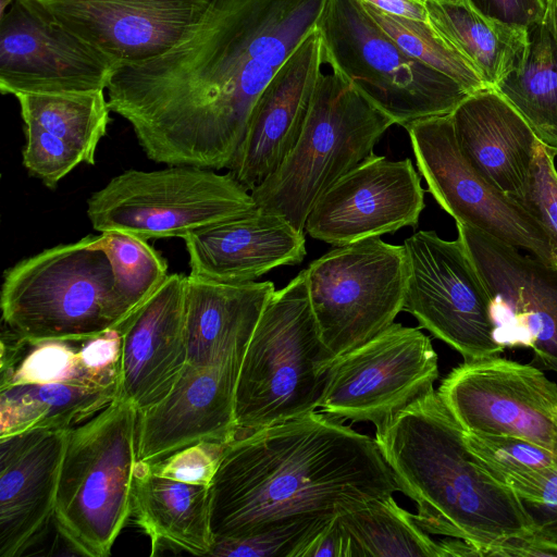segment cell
I'll return each mask as SVG.
<instances>
[{
  "label": "cell",
  "mask_w": 557,
  "mask_h": 557,
  "mask_svg": "<svg viewBox=\"0 0 557 557\" xmlns=\"http://www.w3.org/2000/svg\"><path fill=\"white\" fill-rule=\"evenodd\" d=\"M325 1L211 0L177 46L115 69L109 107L150 160L227 169L256 102L317 27Z\"/></svg>",
  "instance_id": "obj_1"
},
{
  "label": "cell",
  "mask_w": 557,
  "mask_h": 557,
  "mask_svg": "<svg viewBox=\"0 0 557 557\" xmlns=\"http://www.w3.org/2000/svg\"><path fill=\"white\" fill-rule=\"evenodd\" d=\"M399 492L375 438L323 411L230 442L210 484L215 541L334 517Z\"/></svg>",
  "instance_id": "obj_2"
},
{
  "label": "cell",
  "mask_w": 557,
  "mask_h": 557,
  "mask_svg": "<svg viewBox=\"0 0 557 557\" xmlns=\"http://www.w3.org/2000/svg\"><path fill=\"white\" fill-rule=\"evenodd\" d=\"M374 438L429 534L463 540L479 557L510 537L532 536L516 495L468 446L437 391L376 429Z\"/></svg>",
  "instance_id": "obj_3"
},
{
  "label": "cell",
  "mask_w": 557,
  "mask_h": 557,
  "mask_svg": "<svg viewBox=\"0 0 557 557\" xmlns=\"http://www.w3.org/2000/svg\"><path fill=\"white\" fill-rule=\"evenodd\" d=\"M335 358L321 337L305 269L273 293L249 339L235 392V438L315 411Z\"/></svg>",
  "instance_id": "obj_4"
},
{
  "label": "cell",
  "mask_w": 557,
  "mask_h": 557,
  "mask_svg": "<svg viewBox=\"0 0 557 557\" xmlns=\"http://www.w3.org/2000/svg\"><path fill=\"white\" fill-rule=\"evenodd\" d=\"M92 237L48 248L4 272L0 307L11 334L27 343L84 342L129 317Z\"/></svg>",
  "instance_id": "obj_5"
},
{
  "label": "cell",
  "mask_w": 557,
  "mask_h": 557,
  "mask_svg": "<svg viewBox=\"0 0 557 557\" xmlns=\"http://www.w3.org/2000/svg\"><path fill=\"white\" fill-rule=\"evenodd\" d=\"M138 409L117 397L69 430L54 521L73 549L107 557L133 512Z\"/></svg>",
  "instance_id": "obj_6"
},
{
  "label": "cell",
  "mask_w": 557,
  "mask_h": 557,
  "mask_svg": "<svg viewBox=\"0 0 557 557\" xmlns=\"http://www.w3.org/2000/svg\"><path fill=\"white\" fill-rule=\"evenodd\" d=\"M394 121L335 72H321L300 137L278 166L250 191L258 208L299 232L320 196L373 153Z\"/></svg>",
  "instance_id": "obj_7"
},
{
  "label": "cell",
  "mask_w": 557,
  "mask_h": 557,
  "mask_svg": "<svg viewBox=\"0 0 557 557\" xmlns=\"http://www.w3.org/2000/svg\"><path fill=\"white\" fill-rule=\"evenodd\" d=\"M317 32L323 63L395 124L448 115L471 95L407 54L359 0H326Z\"/></svg>",
  "instance_id": "obj_8"
},
{
  "label": "cell",
  "mask_w": 557,
  "mask_h": 557,
  "mask_svg": "<svg viewBox=\"0 0 557 557\" xmlns=\"http://www.w3.org/2000/svg\"><path fill=\"white\" fill-rule=\"evenodd\" d=\"M256 203L228 172L190 165L127 170L87 200L94 230L122 231L145 239L181 237L243 216Z\"/></svg>",
  "instance_id": "obj_9"
},
{
  "label": "cell",
  "mask_w": 557,
  "mask_h": 557,
  "mask_svg": "<svg viewBox=\"0 0 557 557\" xmlns=\"http://www.w3.org/2000/svg\"><path fill=\"white\" fill-rule=\"evenodd\" d=\"M306 276L321 337L338 357L383 332L403 311L406 249L368 237L313 260Z\"/></svg>",
  "instance_id": "obj_10"
},
{
  "label": "cell",
  "mask_w": 557,
  "mask_h": 557,
  "mask_svg": "<svg viewBox=\"0 0 557 557\" xmlns=\"http://www.w3.org/2000/svg\"><path fill=\"white\" fill-rule=\"evenodd\" d=\"M408 280L403 311L465 359L499 356L491 298L462 240L420 231L404 242Z\"/></svg>",
  "instance_id": "obj_11"
},
{
  "label": "cell",
  "mask_w": 557,
  "mask_h": 557,
  "mask_svg": "<svg viewBox=\"0 0 557 557\" xmlns=\"http://www.w3.org/2000/svg\"><path fill=\"white\" fill-rule=\"evenodd\" d=\"M437 377L431 339L417 327L394 322L335 358L319 408L343 421L371 422L376 430L434 389Z\"/></svg>",
  "instance_id": "obj_12"
},
{
  "label": "cell",
  "mask_w": 557,
  "mask_h": 557,
  "mask_svg": "<svg viewBox=\"0 0 557 557\" xmlns=\"http://www.w3.org/2000/svg\"><path fill=\"white\" fill-rule=\"evenodd\" d=\"M405 128L428 190L456 223L557 264L545 228L531 210L491 185L465 159L450 114L420 119Z\"/></svg>",
  "instance_id": "obj_13"
},
{
  "label": "cell",
  "mask_w": 557,
  "mask_h": 557,
  "mask_svg": "<svg viewBox=\"0 0 557 557\" xmlns=\"http://www.w3.org/2000/svg\"><path fill=\"white\" fill-rule=\"evenodd\" d=\"M437 393L468 433L515 436L557 454V384L499 356L467 360Z\"/></svg>",
  "instance_id": "obj_14"
},
{
  "label": "cell",
  "mask_w": 557,
  "mask_h": 557,
  "mask_svg": "<svg viewBox=\"0 0 557 557\" xmlns=\"http://www.w3.org/2000/svg\"><path fill=\"white\" fill-rule=\"evenodd\" d=\"M491 298L496 342L527 347L541 369L557 373V264L519 252L480 230L456 223Z\"/></svg>",
  "instance_id": "obj_15"
},
{
  "label": "cell",
  "mask_w": 557,
  "mask_h": 557,
  "mask_svg": "<svg viewBox=\"0 0 557 557\" xmlns=\"http://www.w3.org/2000/svg\"><path fill=\"white\" fill-rule=\"evenodd\" d=\"M117 66L29 0L0 15L2 95L106 90Z\"/></svg>",
  "instance_id": "obj_16"
},
{
  "label": "cell",
  "mask_w": 557,
  "mask_h": 557,
  "mask_svg": "<svg viewBox=\"0 0 557 557\" xmlns=\"http://www.w3.org/2000/svg\"><path fill=\"white\" fill-rule=\"evenodd\" d=\"M423 209L424 189L410 159L373 152L320 196L305 232L336 247L416 227Z\"/></svg>",
  "instance_id": "obj_17"
},
{
  "label": "cell",
  "mask_w": 557,
  "mask_h": 557,
  "mask_svg": "<svg viewBox=\"0 0 557 557\" xmlns=\"http://www.w3.org/2000/svg\"><path fill=\"white\" fill-rule=\"evenodd\" d=\"M116 66L156 59L184 40L211 0H29Z\"/></svg>",
  "instance_id": "obj_18"
},
{
  "label": "cell",
  "mask_w": 557,
  "mask_h": 557,
  "mask_svg": "<svg viewBox=\"0 0 557 557\" xmlns=\"http://www.w3.org/2000/svg\"><path fill=\"white\" fill-rule=\"evenodd\" d=\"M248 343L209 363H187L171 393L139 413L137 460L153 463L202 440L235 438V392Z\"/></svg>",
  "instance_id": "obj_19"
},
{
  "label": "cell",
  "mask_w": 557,
  "mask_h": 557,
  "mask_svg": "<svg viewBox=\"0 0 557 557\" xmlns=\"http://www.w3.org/2000/svg\"><path fill=\"white\" fill-rule=\"evenodd\" d=\"M323 64L317 27L256 102L228 173L251 191L282 164L302 132Z\"/></svg>",
  "instance_id": "obj_20"
},
{
  "label": "cell",
  "mask_w": 557,
  "mask_h": 557,
  "mask_svg": "<svg viewBox=\"0 0 557 557\" xmlns=\"http://www.w3.org/2000/svg\"><path fill=\"white\" fill-rule=\"evenodd\" d=\"M187 275L170 274L119 327L120 397L139 413L162 401L187 364Z\"/></svg>",
  "instance_id": "obj_21"
},
{
  "label": "cell",
  "mask_w": 557,
  "mask_h": 557,
  "mask_svg": "<svg viewBox=\"0 0 557 557\" xmlns=\"http://www.w3.org/2000/svg\"><path fill=\"white\" fill-rule=\"evenodd\" d=\"M67 432L36 429L0 438V557L24 555L48 532Z\"/></svg>",
  "instance_id": "obj_22"
},
{
  "label": "cell",
  "mask_w": 557,
  "mask_h": 557,
  "mask_svg": "<svg viewBox=\"0 0 557 557\" xmlns=\"http://www.w3.org/2000/svg\"><path fill=\"white\" fill-rule=\"evenodd\" d=\"M183 239L189 274L221 283L252 282L272 269L300 263L306 256L305 233L258 207Z\"/></svg>",
  "instance_id": "obj_23"
},
{
  "label": "cell",
  "mask_w": 557,
  "mask_h": 557,
  "mask_svg": "<svg viewBox=\"0 0 557 557\" xmlns=\"http://www.w3.org/2000/svg\"><path fill=\"white\" fill-rule=\"evenodd\" d=\"M450 119L469 164L495 188L525 205L540 141L527 121L494 88L469 95Z\"/></svg>",
  "instance_id": "obj_24"
},
{
  "label": "cell",
  "mask_w": 557,
  "mask_h": 557,
  "mask_svg": "<svg viewBox=\"0 0 557 557\" xmlns=\"http://www.w3.org/2000/svg\"><path fill=\"white\" fill-rule=\"evenodd\" d=\"M132 505L137 524L150 539V556L166 548L210 555V485L157 475L148 462L137 460Z\"/></svg>",
  "instance_id": "obj_25"
},
{
  "label": "cell",
  "mask_w": 557,
  "mask_h": 557,
  "mask_svg": "<svg viewBox=\"0 0 557 557\" xmlns=\"http://www.w3.org/2000/svg\"><path fill=\"white\" fill-rule=\"evenodd\" d=\"M0 438L36 429L71 430L120 396V373L0 386Z\"/></svg>",
  "instance_id": "obj_26"
},
{
  "label": "cell",
  "mask_w": 557,
  "mask_h": 557,
  "mask_svg": "<svg viewBox=\"0 0 557 557\" xmlns=\"http://www.w3.org/2000/svg\"><path fill=\"white\" fill-rule=\"evenodd\" d=\"M429 22L474 67L488 88L523 59L528 30L490 20L466 0H425Z\"/></svg>",
  "instance_id": "obj_27"
},
{
  "label": "cell",
  "mask_w": 557,
  "mask_h": 557,
  "mask_svg": "<svg viewBox=\"0 0 557 557\" xmlns=\"http://www.w3.org/2000/svg\"><path fill=\"white\" fill-rule=\"evenodd\" d=\"M494 89L542 144L557 150V41L543 21L528 30L523 59Z\"/></svg>",
  "instance_id": "obj_28"
},
{
  "label": "cell",
  "mask_w": 557,
  "mask_h": 557,
  "mask_svg": "<svg viewBox=\"0 0 557 557\" xmlns=\"http://www.w3.org/2000/svg\"><path fill=\"white\" fill-rule=\"evenodd\" d=\"M337 518L349 535L351 557H445L442 542L432 540L393 496Z\"/></svg>",
  "instance_id": "obj_29"
},
{
  "label": "cell",
  "mask_w": 557,
  "mask_h": 557,
  "mask_svg": "<svg viewBox=\"0 0 557 557\" xmlns=\"http://www.w3.org/2000/svg\"><path fill=\"white\" fill-rule=\"evenodd\" d=\"M23 121H32L58 136L94 165L110 122L104 90L62 94H18Z\"/></svg>",
  "instance_id": "obj_30"
},
{
  "label": "cell",
  "mask_w": 557,
  "mask_h": 557,
  "mask_svg": "<svg viewBox=\"0 0 557 557\" xmlns=\"http://www.w3.org/2000/svg\"><path fill=\"white\" fill-rule=\"evenodd\" d=\"M92 245L108 257L114 292L131 315L168 278V263L147 239L111 230L92 237Z\"/></svg>",
  "instance_id": "obj_31"
},
{
  "label": "cell",
  "mask_w": 557,
  "mask_h": 557,
  "mask_svg": "<svg viewBox=\"0 0 557 557\" xmlns=\"http://www.w3.org/2000/svg\"><path fill=\"white\" fill-rule=\"evenodd\" d=\"M361 3L407 54L453 78L470 94L488 88L467 59L430 22L393 15L368 3Z\"/></svg>",
  "instance_id": "obj_32"
},
{
  "label": "cell",
  "mask_w": 557,
  "mask_h": 557,
  "mask_svg": "<svg viewBox=\"0 0 557 557\" xmlns=\"http://www.w3.org/2000/svg\"><path fill=\"white\" fill-rule=\"evenodd\" d=\"M465 440L487 470L505 484L510 478L557 467V454L519 437L465 431Z\"/></svg>",
  "instance_id": "obj_33"
},
{
  "label": "cell",
  "mask_w": 557,
  "mask_h": 557,
  "mask_svg": "<svg viewBox=\"0 0 557 557\" xmlns=\"http://www.w3.org/2000/svg\"><path fill=\"white\" fill-rule=\"evenodd\" d=\"M331 518L309 517L248 537L215 541L210 556L299 557L305 545Z\"/></svg>",
  "instance_id": "obj_34"
},
{
  "label": "cell",
  "mask_w": 557,
  "mask_h": 557,
  "mask_svg": "<svg viewBox=\"0 0 557 557\" xmlns=\"http://www.w3.org/2000/svg\"><path fill=\"white\" fill-rule=\"evenodd\" d=\"M506 485L516 495L532 537L557 547V467L510 478Z\"/></svg>",
  "instance_id": "obj_35"
},
{
  "label": "cell",
  "mask_w": 557,
  "mask_h": 557,
  "mask_svg": "<svg viewBox=\"0 0 557 557\" xmlns=\"http://www.w3.org/2000/svg\"><path fill=\"white\" fill-rule=\"evenodd\" d=\"M23 123L26 139L23 164L48 188H55L62 178L84 163L82 154L58 136L35 122Z\"/></svg>",
  "instance_id": "obj_36"
},
{
  "label": "cell",
  "mask_w": 557,
  "mask_h": 557,
  "mask_svg": "<svg viewBox=\"0 0 557 557\" xmlns=\"http://www.w3.org/2000/svg\"><path fill=\"white\" fill-rule=\"evenodd\" d=\"M557 150L536 144L525 206L539 219L557 263Z\"/></svg>",
  "instance_id": "obj_37"
},
{
  "label": "cell",
  "mask_w": 557,
  "mask_h": 557,
  "mask_svg": "<svg viewBox=\"0 0 557 557\" xmlns=\"http://www.w3.org/2000/svg\"><path fill=\"white\" fill-rule=\"evenodd\" d=\"M227 444L202 440L149 466L153 473L163 478L210 485Z\"/></svg>",
  "instance_id": "obj_38"
},
{
  "label": "cell",
  "mask_w": 557,
  "mask_h": 557,
  "mask_svg": "<svg viewBox=\"0 0 557 557\" xmlns=\"http://www.w3.org/2000/svg\"><path fill=\"white\" fill-rule=\"evenodd\" d=\"M481 15L500 24L529 30L543 21L545 0H466Z\"/></svg>",
  "instance_id": "obj_39"
},
{
  "label": "cell",
  "mask_w": 557,
  "mask_h": 557,
  "mask_svg": "<svg viewBox=\"0 0 557 557\" xmlns=\"http://www.w3.org/2000/svg\"><path fill=\"white\" fill-rule=\"evenodd\" d=\"M79 355L84 366L94 372L120 371L121 334L117 329L81 342Z\"/></svg>",
  "instance_id": "obj_40"
},
{
  "label": "cell",
  "mask_w": 557,
  "mask_h": 557,
  "mask_svg": "<svg viewBox=\"0 0 557 557\" xmlns=\"http://www.w3.org/2000/svg\"><path fill=\"white\" fill-rule=\"evenodd\" d=\"M299 557H351L349 535L337 516L331 518L305 545Z\"/></svg>",
  "instance_id": "obj_41"
},
{
  "label": "cell",
  "mask_w": 557,
  "mask_h": 557,
  "mask_svg": "<svg viewBox=\"0 0 557 557\" xmlns=\"http://www.w3.org/2000/svg\"><path fill=\"white\" fill-rule=\"evenodd\" d=\"M383 12L417 21L429 22L425 0H359Z\"/></svg>",
  "instance_id": "obj_42"
},
{
  "label": "cell",
  "mask_w": 557,
  "mask_h": 557,
  "mask_svg": "<svg viewBox=\"0 0 557 557\" xmlns=\"http://www.w3.org/2000/svg\"><path fill=\"white\" fill-rule=\"evenodd\" d=\"M543 22L557 41V0H545Z\"/></svg>",
  "instance_id": "obj_43"
}]
</instances>
